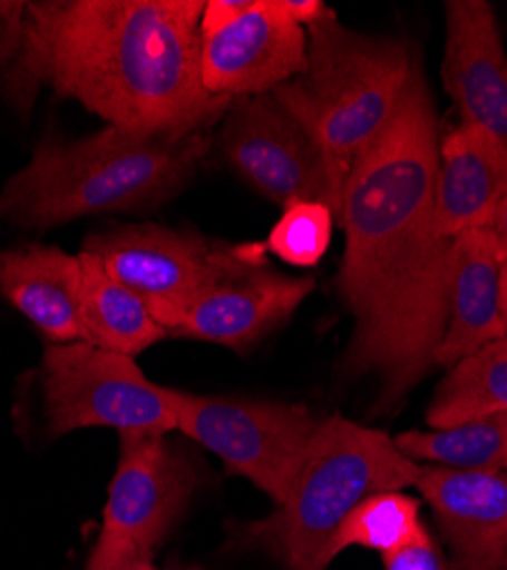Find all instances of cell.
<instances>
[{"label":"cell","instance_id":"1","mask_svg":"<svg viewBox=\"0 0 507 570\" xmlns=\"http://www.w3.org/2000/svg\"><path fill=\"white\" fill-rule=\"evenodd\" d=\"M439 128L413 71L400 108L352 165L341 199L339 291L354 315L350 374H380L396 404L435 363L450 315L452 243L437 235Z\"/></svg>","mask_w":507,"mask_h":570},{"label":"cell","instance_id":"2","mask_svg":"<svg viewBox=\"0 0 507 570\" xmlns=\"http://www.w3.org/2000/svg\"><path fill=\"white\" fill-rule=\"evenodd\" d=\"M204 0H37L0 82L23 115L49 85L108 126L163 139L202 132L234 99L202 78Z\"/></svg>","mask_w":507,"mask_h":570},{"label":"cell","instance_id":"3","mask_svg":"<svg viewBox=\"0 0 507 570\" xmlns=\"http://www.w3.org/2000/svg\"><path fill=\"white\" fill-rule=\"evenodd\" d=\"M206 154L202 132L163 139L108 126L71 141L43 137L0 189V222L41 230L85 215L147 210L181 193Z\"/></svg>","mask_w":507,"mask_h":570},{"label":"cell","instance_id":"4","mask_svg":"<svg viewBox=\"0 0 507 570\" xmlns=\"http://www.w3.org/2000/svg\"><path fill=\"white\" fill-rule=\"evenodd\" d=\"M413 71L400 41L354 32L330 8L306 28V67L272 97L311 132L341 199L354 160L393 119Z\"/></svg>","mask_w":507,"mask_h":570},{"label":"cell","instance_id":"5","mask_svg":"<svg viewBox=\"0 0 507 570\" xmlns=\"http://www.w3.org/2000/svg\"><path fill=\"white\" fill-rule=\"evenodd\" d=\"M421 472L384 432L332 415L318 424L286 500L247 534L289 570H328L350 511L371 495L417 487Z\"/></svg>","mask_w":507,"mask_h":570},{"label":"cell","instance_id":"6","mask_svg":"<svg viewBox=\"0 0 507 570\" xmlns=\"http://www.w3.org/2000/svg\"><path fill=\"white\" fill-rule=\"evenodd\" d=\"M41 386L53 439L87 426L160 436L176 430L169 389L149 382L130 356L97 345L51 343L43 350Z\"/></svg>","mask_w":507,"mask_h":570},{"label":"cell","instance_id":"7","mask_svg":"<svg viewBox=\"0 0 507 570\" xmlns=\"http://www.w3.org/2000/svg\"><path fill=\"white\" fill-rule=\"evenodd\" d=\"M176 430L282 504L298 478L320 420L282 402L204 397L169 389Z\"/></svg>","mask_w":507,"mask_h":570},{"label":"cell","instance_id":"8","mask_svg":"<svg viewBox=\"0 0 507 570\" xmlns=\"http://www.w3.org/2000/svg\"><path fill=\"white\" fill-rule=\"evenodd\" d=\"M197 489L193 461L160 434H121L99 539L85 570H119L152 557Z\"/></svg>","mask_w":507,"mask_h":570},{"label":"cell","instance_id":"9","mask_svg":"<svg viewBox=\"0 0 507 570\" xmlns=\"http://www.w3.org/2000/svg\"><path fill=\"white\" fill-rule=\"evenodd\" d=\"M82 252L95 254L149 308L178 306L211 285L265 265L263 249L211 243L188 230L135 224L89 235Z\"/></svg>","mask_w":507,"mask_h":570},{"label":"cell","instance_id":"10","mask_svg":"<svg viewBox=\"0 0 507 570\" xmlns=\"http://www.w3.org/2000/svg\"><path fill=\"white\" fill-rule=\"evenodd\" d=\"M222 151L256 193L289 208L315 202L341 215V197L311 132L272 94L234 99L224 115Z\"/></svg>","mask_w":507,"mask_h":570},{"label":"cell","instance_id":"11","mask_svg":"<svg viewBox=\"0 0 507 570\" xmlns=\"http://www.w3.org/2000/svg\"><path fill=\"white\" fill-rule=\"evenodd\" d=\"M313 278H295L256 267L220 281L178 306L152 308L167 336L247 350L282 324L311 295Z\"/></svg>","mask_w":507,"mask_h":570},{"label":"cell","instance_id":"12","mask_svg":"<svg viewBox=\"0 0 507 570\" xmlns=\"http://www.w3.org/2000/svg\"><path fill=\"white\" fill-rule=\"evenodd\" d=\"M306 67V28L282 0H256L254 10L217 32L202 35V78L215 97L272 94Z\"/></svg>","mask_w":507,"mask_h":570},{"label":"cell","instance_id":"13","mask_svg":"<svg viewBox=\"0 0 507 570\" xmlns=\"http://www.w3.org/2000/svg\"><path fill=\"white\" fill-rule=\"evenodd\" d=\"M417 489L439 520L457 570H507V472L423 465Z\"/></svg>","mask_w":507,"mask_h":570},{"label":"cell","instance_id":"14","mask_svg":"<svg viewBox=\"0 0 507 570\" xmlns=\"http://www.w3.org/2000/svg\"><path fill=\"white\" fill-rule=\"evenodd\" d=\"M441 76L462 121L507 141V56L494 10L485 0L446 3Z\"/></svg>","mask_w":507,"mask_h":570},{"label":"cell","instance_id":"15","mask_svg":"<svg viewBox=\"0 0 507 570\" xmlns=\"http://www.w3.org/2000/svg\"><path fill=\"white\" fill-rule=\"evenodd\" d=\"M507 197V141L478 124H459L439 139L437 235L455 240L489 228Z\"/></svg>","mask_w":507,"mask_h":570},{"label":"cell","instance_id":"16","mask_svg":"<svg viewBox=\"0 0 507 570\" xmlns=\"http://www.w3.org/2000/svg\"><path fill=\"white\" fill-rule=\"evenodd\" d=\"M500 249L491 228H474L452 243L450 315L435 363L452 367L505 334L500 315Z\"/></svg>","mask_w":507,"mask_h":570},{"label":"cell","instance_id":"17","mask_svg":"<svg viewBox=\"0 0 507 570\" xmlns=\"http://www.w3.org/2000/svg\"><path fill=\"white\" fill-rule=\"evenodd\" d=\"M80 256L30 245L0 252V297L53 345L85 343L80 324Z\"/></svg>","mask_w":507,"mask_h":570},{"label":"cell","instance_id":"18","mask_svg":"<svg viewBox=\"0 0 507 570\" xmlns=\"http://www.w3.org/2000/svg\"><path fill=\"white\" fill-rule=\"evenodd\" d=\"M80 324L85 343L108 352L135 356L167 338L149 304L119 283L104 263L89 252H80Z\"/></svg>","mask_w":507,"mask_h":570},{"label":"cell","instance_id":"19","mask_svg":"<svg viewBox=\"0 0 507 570\" xmlns=\"http://www.w3.org/2000/svg\"><path fill=\"white\" fill-rule=\"evenodd\" d=\"M500 413H507V336L487 343L450 367L426 420L432 430H448Z\"/></svg>","mask_w":507,"mask_h":570},{"label":"cell","instance_id":"20","mask_svg":"<svg viewBox=\"0 0 507 570\" xmlns=\"http://www.w3.org/2000/svg\"><path fill=\"white\" fill-rule=\"evenodd\" d=\"M411 461L450 470H503L507 465V413L448 430L404 432L393 439Z\"/></svg>","mask_w":507,"mask_h":570},{"label":"cell","instance_id":"21","mask_svg":"<svg viewBox=\"0 0 507 570\" xmlns=\"http://www.w3.org/2000/svg\"><path fill=\"white\" fill-rule=\"evenodd\" d=\"M426 532L419 502L402 491L378 493L363 500L341 522L332 543V557L337 559L345 548L359 546L389 554Z\"/></svg>","mask_w":507,"mask_h":570},{"label":"cell","instance_id":"22","mask_svg":"<svg viewBox=\"0 0 507 570\" xmlns=\"http://www.w3.org/2000/svg\"><path fill=\"white\" fill-rule=\"evenodd\" d=\"M337 215L315 202L291 204L267 235L265 247L284 263L313 267L328 254Z\"/></svg>","mask_w":507,"mask_h":570},{"label":"cell","instance_id":"23","mask_svg":"<svg viewBox=\"0 0 507 570\" xmlns=\"http://www.w3.org/2000/svg\"><path fill=\"white\" fill-rule=\"evenodd\" d=\"M26 8L23 0H0V82L8 78L21 53Z\"/></svg>","mask_w":507,"mask_h":570},{"label":"cell","instance_id":"24","mask_svg":"<svg viewBox=\"0 0 507 570\" xmlns=\"http://www.w3.org/2000/svg\"><path fill=\"white\" fill-rule=\"evenodd\" d=\"M387 570H448L428 530L411 543L382 557Z\"/></svg>","mask_w":507,"mask_h":570},{"label":"cell","instance_id":"25","mask_svg":"<svg viewBox=\"0 0 507 570\" xmlns=\"http://www.w3.org/2000/svg\"><path fill=\"white\" fill-rule=\"evenodd\" d=\"M254 6L256 0H211L202 14V35H211L232 26L250 10H254Z\"/></svg>","mask_w":507,"mask_h":570},{"label":"cell","instance_id":"26","mask_svg":"<svg viewBox=\"0 0 507 570\" xmlns=\"http://www.w3.org/2000/svg\"><path fill=\"white\" fill-rule=\"evenodd\" d=\"M489 228H491V233H494V237H496L500 256L507 258V197H505L503 204L498 206L496 217H494V222H491Z\"/></svg>","mask_w":507,"mask_h":570},{"label":"cell","instance_id":"27","mask_svg":"<svg viewBox=\"0 0 507 570\" xmlns=\"http://www.w3.org/2000/svg\"><path fill=\"white\" fill-rule=\"evenodd\" d=\"M500 315L507 334V258H503L500 263Z\"/></svg>","mask_w":507,"mask_h":570},{"label":"cell","instance_id":"28","mask_svg":"<svg viewBox=\"0 0 507 570\" xmlns=\"http://www.w3.org/2000/svg\"><path fill=\"white\" fill-rule=\"evenodd\" d=\"M119 570H160V568L152 561V557H143V559H135V561L121 566Z\"/></svg>","mask_w":507,"mask_h":570},{"label":"cell","instance_id":"29","mask_svg":"<svg viewBox=\"0 0 507 570\" xmlns=\"http://www.w3.org/2000/svg\"><path fill=\"white\" fill-rule=\"evenodd\" d=\"M505 470H507V465H505Z\"/></svg>","mask_w":507,"mask_h":570}]
</instances>
